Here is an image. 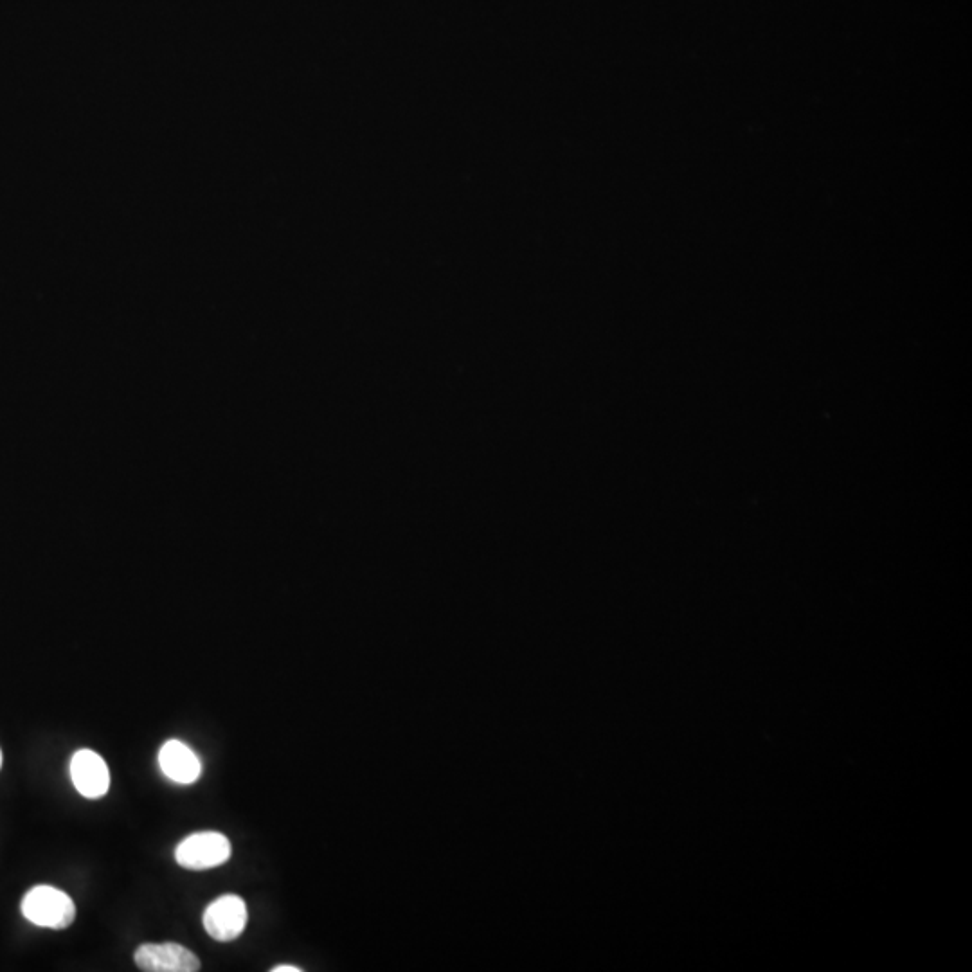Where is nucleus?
I'll use <instances>...</instances> for the list:
<instances>
[{"mask_svg": "<svg viewBox=\"0 0 972 972\" xmlns=\"http://www.w3.org/2000/svg\"><path fill=\"white\" fill-rule=\"evenodd\" d=\"M71 780L81 796L89 800L101 798L110 789L107 762L92 749H80L72 756Z\"/></svg>", "mask_w": 972, "mask_h": 972, "instance_id": "nucleus-5", "label": "nucleus"}, {"mask_svg": "<svg viewBox=\"0 0 972 972\" xmlns=\"http://www.w3.org/2000/svg\"><path fill=\"white\" fill-rule=\"evenodd\" d=\"M303 969L301 967H296V965H278L274 967L272 972H301Z\"/></svg>", "mask_w": 972, "mask_h": 972, "instance_id": "nucleus-7", "label": "nucleus"}, {"mask_svg": "<svg viewBox=\"0 0 972 972\" xmlns=\"http://www.w3.org/2000/svg\"><path fill=\"white\" fill-rule=\"evenodd\" d=\"M135 965L146 972H197V954L180 944H144L134 954Z\"/></svg>", "mask_w": 972, "mask_h": 972, "instance_id": "nucleus-4", "label": "nucleus"}, {"mask_svg": "<svg viewBox=\"0 0 972 972\" xmlns=\"http://www.w3.org/2000/svg\"><path fill=\"white\" fill-rule=\"evenodd\" d=\"M247 906L238 895H222L213 900L204 913V929L218 942H231L242 935L247 926Z\"/></svg>", "mask_w": 972, "mask_h": 972, "instance_id": "nucleus-3", "label": "nucleus"}, {"mask_svg": "<svg viewBox=\"0 0 972 972\" xmlns=\"http://www.w3.org/2000/svg\"><path fill=\"white\" fill-rule=\"evenodd\" d=\"M0 767H2V751H0Z\"/></svg>", "mask_w": 972, "mask_h": 972, "instance_id": "nucleus-8", "label": "nucleus"}, {"mask_svg": "<svg viewBox=\"0 0 972 972\" xmlns=\"http://www.w3.org/2000/svg\"><path fill=\"white\" fill-rule=\"evenodd\" d=\"M22 915L35 926L65 929L76 917V906L65 891L53 886H35L22 900Z\"/></svg>", "mask_w": 972, "mask_h": 972, "instance_id": "nucleus-1", "label": "nucleus"}, {"mask_svg": "<svg viewBox=\"0 0 972 972\" xmlns=\"http://www.w3.org/2000/svg\"><path fill=\"white\" fill-rule=\"evenodd\" d=\"M231 857V843L220 832H197L180 841L175 859L188 870H209L227 863Z\"/></svg>", "mask_w": 972, "mask_h": 972, "instance_id": "nucleus-2", "label": "nucleus"}, {"mask_svg": "<svg viewBox=\"0 0 972 972\" xmlns=\"http://www.w3.org/2000/svg\"><path fill=\"white\" fill-rule=\"evenodd\" d=\"M159 765L166 778L171 782L189 785L198 780L202 773V764L197 753L180 740H168L159 751Z\"/></svg>", "mask_w": 972, "mask_h": 972, "instance_id": "nucleus-6", "label": "nucleus"}]
</instances>
